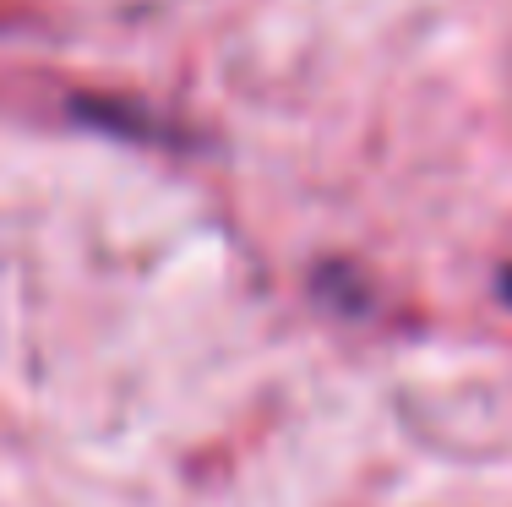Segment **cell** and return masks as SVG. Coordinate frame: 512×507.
Returning <instances> with one entry per match:
<instances>
[{
    "mask_svg": "<svg viewBox=\"0 0 512 507\" xmlns=\"http://www.w3.org/2000/svg\"><path fill=\"white\" fill-rule=\"evenodd\" d=\"M502 284H507V300H512V273H507V279H502Z\"/></svg>",
    "mask_w": 512,
    "mask_h": 507,
    "instance_id": "obj_1",
    "label": "cell"
}]
</instances>
